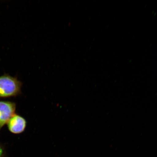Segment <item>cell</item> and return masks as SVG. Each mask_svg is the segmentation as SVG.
<instances>
[{
	"instance_id": "obj_1",
	"label": "cell",
	"mask_w": 157,
	"mask_h": 157,
	"mask_svg": "<svg viewBox=\"0 0 157 157\" xmlns=\"http://www.w3.org/2000/svg\"><path fill=\"white\" fill-rule=\"evenodd\" d=\"M22 82L16 77L5 74L0 76V98L17 97L21 93Z\"/></svg>"
},
{
	"instance_id": "obj_2",
	"label": "cell",
	"mask_w": 157,
	"mask_h": 157,
	"mask_svg": "<svg viewBox=\"0 0 157 157\" xmlns=\"http://www.w3.org/2000/svg\"><path fill=\"white\" fill-rule=\"evenodd\" d=\"M16 104L13 102L0 101V131L15 113Z\"/></svg>"
},
{
	"instance_id": "obj_3",
	"label": "cell",
	"mask_w": 157,
	"mask_h": 157,
	"mask_svg": "<svg viewBox=\"0 0 157 157\" xmlns=\"http://www.w3.org/2000/svg\"><path fill=\"white\" fill-rule=\"evenodd\" d=\"M27 121L24 117L15 113L7 123L8 129L10 132L14 134L23 133L27 126Z\"/></svg>"
},
{
	"instance_id": "obj_4",
	"label": "cell",
	"mask_w": 157,
	"mask_h": 157,
	"mask_svg": "<svg viewBox=\"0 0 157 157\" xmlns=\"http://www.w3.org/2000/svg\"><path fill=\"white\" fill-rule=\"evenodd\" d=\"M3 153V150L0 144V157H1Z\"/></svg>"
}]
</instances>
